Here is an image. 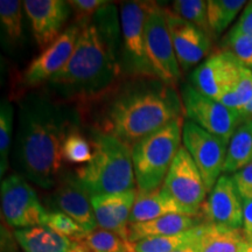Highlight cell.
<instances>
[{
	"label": "cell",
	"instance_id": "obj_1",
	"mask_svg": "<svg viewBox=\"0 0 252 252\" xmlns=\"http://www.w3.org/2000/svg\"><path fill=\"white\" fill-rule=\"evenodd\" d=\"M117 8L109 4L81 26L71 58L49 80L67 99L98 98L117 84L122 68V32Z\"/></svg>",
	"mask_w": 252,
	"mask_h": 252
},
{
	"label": "cell",
	"instance_id": "obj_22",
	"mask_svg": "<svg viewBox=\"0 0 252 252\" xmlns=\"http://www.w3.org/2000/svg\"><path fill=\"white\" fill-rule=\"evenodd\" d=\"M252 163V121L242 123L229 141L224 174H235Z\"/></svg>",
	"mask_w": 252,
	"mask_h": 252
},
{
	"label": "cell",
	"instance_id": "obj_36",
	"mask_svg": "<svg viewBox=\"0 0 252 252\" xmlns=\"http://www.w3.org/2000/svg\"><path fill=\"white\" fill-rule=\"evenodd\" d=\"M243 230L248 236L252 237V200L243 201Z\"/></svg>",
	"mask_w": 252,
	"mask_h": 252
},
{
	"label": "cell",
	"instance_id": "obj_27",
	"mask_svg": "<svg viewBox=\"0 0 252 252\" xmlns=\"http://www.w3.org/2000/svg\"><path fill=\"white\" fill-rule=\"evenodd\" d=\"M176 14L193 24L207 35L213 36L208 23V6L203 0H175L171 7Z\"/></svg>",
	"mask_w": 252,
	"mask_h": 252
},
{
	"label": "cell",
	"instance_id": "obj_37",
	"mask_svg": "<svg viewBox=\"0 0 252 252\" xmlns=\"http://www.w3.org/2000/svg\"><path fill=\"white\" fill-rule=\"evenodd\" d=\"M239 115H241V122L242 123L252 121V98H251L250 102L248 103V105L245 106V108L242 110L241 112H239Z\"/></svg>",
	"mask_w": 252,
	"mask_h": 252
},
{
	"label": "cell",
	"instance_id": "obj_4",
	"mask_svg": "<svg viewBox=\"0 0 252 252\" xmlns=\"http://www.w3.org/2000/svg\"><path fill=\"white\" fill-rule=\"evenodd\" d=\"M91 144L93 160L81 167L76 174L90 196L137 189L132 146L100 130L94 132Z\"/></svg>",
	"mask_w": 252,
	"mask_h": 252
},
{
	"label": "cell",
	"instance_id": "obj_33",
	"mask_svg": "<svg viewBox=\"0 0 252 252\" xmlns=\"http://www.w3.org/2000/svg\"><path fill=\"white\" fill-rule=\"evenodd\" d=\"M68 4L76 15V25L81 27L89 23L100 9L111 2L106 0H71L68 1Z\"/></svg>",
	"mask_w": 252,
	"mask_h": 252
},
{
	"label": "cell",
	"instance_id": "obj_26",
	"mask_svg": "<svg viewBox=\"0 0 252 252\" xmlns=\"http://www.w3.org/2000/svg\"><path fill=\"white\" fill-rule=\"evenodd\" d=\"M23 6L19 0L0 1V23L6 37L12 43L23 35Z\"/></svg>",
	"mask_w": 252,
	"mask_h": 252
},
{
	"label": "cell",
	"instance_id": "obj_5",
	"mask_svg": "<svg viewBox=\"0 0 252 252\" xmlns=\"http://www.w3.org/2000/svg\"><path fill=\"white\" fill-rule=\"evenodd\" d=\"M184 123V117L176 118L132 146L135 184L139 193L157 190L163 185L181 147Z\"/></svg>",
	"mask_w": 252,
	"mask_h": 252
},
{
	"label": "cell",
	"instance_id": "obj_17",
	"mask_svg": "<svg viewBox=\"0 0 252 252\" xmlns=\"http://www.w3.org/2000/svg\"><path fill=\"white\" fill-rule=\"evenodd\" d=\"M54 202L62 213L71 217L84 231L90 232L98 228L90 194L76 175L62 176L54 193Z\"/></svg>",
	"mask_w": 252,
	"mask_h": 252
},
{
	"label": "cell",
	"instance_id": "obj_25",
	"mask_svg": "<svg viewBox=\"0 0 252 252\" xmlns=\"http://www.w3.org/2000/svg\"><path fill=\"white\" fill-rule=\"evenodd\" d=\"M89 252H127V242L115 232L94 229L78 241Z\"/></svg>",
	"mask_w": 252,
	"mask_h": 252
},
{
	"label": "cell",
	"instance_id": "obj_30",
	"mask_svg": "<svg viewBox=\"0 0 252 252\" xmlns=\"http://www.w3.org/2000/svg\"><path fill=\"white\" fill-rule=\"evenodd\" d=\"M252 98V70L245 67L242 70L241 77L231 90L228 91L220 102L230 109L241 112Z\"/></svg>",
	"mask_w": 252,
	"mask_h": 252
},
{
	"label": "cell",
	"instance_id": "obj_12",
	"mask_svg": "<svg viewBox=\"0 0 252 252\" xmlns=\"http://www.w3.org/2000/svg\"><path fill=\"white\" fill-rule=\"evenodd\" d=\"M244 64L231 53H214L195 69L190 76L193 87L206 96L219 100L235 87Z\"/></svg>",
	"mask_w": 252,
	"mask_h": 252
},
{
	"label": "cell",
	"instance_id": "obj_10",
	"mask_svg": "<svg viewBox=\"0 0 252 252\" xmlns=\"http://www.w3.org/2000/svg\"><path fill=\"white\" fill-rule=\"evenodd\" d=\"M162 188L188 216H200L201 208L209 193L197 166L184 146L176 154Z\"/></svg>",
	"mask_w": 252,
	"mask_h": 252
},
{
	"label": "cell",
	"instance_id": "obj_19",
	"mask_svg": "<svg viewBox=\"0 0 252 252\" xmlns=\"http://www.w3.org/2000/svg\"><path fill=\"white\" fill-rule=\"evenodd\" d=\"M244 239L243 229L202 222L196 226L193 245L197 252H238Z\"/></svg>",
	"mask_w": 252,
	"mask_h": 252
},
{
	"label": "cell",
	"instance_id": "obj_11",
	"mask_svg": "<svg viewBox=\"0 0 252 252\" xmlns=\"http://www.w3.org/2000/svg\"><path fill=\"white\" fill-rule=\"evenodd\" d=\"M182 141L210 193L223 173L229 144L188 119L184 123Z\"/></svg>",
	"mask_w": 252,
	"mask_h": 252
},
{
	"label": "cell",
	"instance_id": "obj_24",
	"mask_svg": "<svg viewBox=\"0 0 252 252\" xmlns=\"http://www.w3.org/2000/svg\"><path fill=\"white\" fill-rule=\"evenodd\" d=\"M247 6L245 0H209L208 23L213 36H220L237 17L242 7Z\"/></svg>",
	"mask_w": 252,
	"mask_h": 252
},
{
	"label": "cell",
	"instance_id": "obj_20",
	"mask_svg": "<svg viewBox=\"0 0 252 252\" xmlns=\"http://www.w3.org/2000/svg\"><path fill=\"white\" fill-rule=\"evenodd\" d=\"M169 214L186 215L181 207L173 200V197L162 188V186L157 190L149 193L138 191L128 224L150 222Z\"/></svg>",
	"mask_w": 252,
	"mask_h": 252
},
{
	"label": "cell",
	"instance_id": "obj_28",
	"mask_svg": "<svg viewBox=\"0 0 252 252\" xmlns=\"http://www.w3.org/2000/svg\"><path fill=\"white\" fill-rule=\"evenodd\" d=\"M62 154L64 161L75 165H87L93 160L94 147L93 144L75 128L65 138Z\"/></svg>",
	"mask_w": 252,
	"mask_h": 252
},
{
	"label": "cell",
	"instance_id": "obj_2",
	"mask_svg": "<svg viewBox=\"0 0 252 252\" xmlns=\"http://www.w3.org/2000/svg\"><path fill=\"white\" fill-rule=\"evenodd\" d=\"M75 116L64 106L41 94H31L20 103L14 165L23 178L40 188L59 185L64 167L62 149L75 130Z\"/></svg>",
	"mask_w": 252,
	"mask_h": 252
},
{
	"label": "cell",
	"instance_id": "obj_38",
	"mask_svg": "<svg viewBox=\"0 0 252 252\" xmlns=\"http://www.w3.org/2000/svg\"><path fill=\"white\" fill-rule=\"evenodd\" d=\"M238 252H252V237L245 234V239L239 248Z\"/></svg>",
	"mask_w": 252,
	"mask_h": 252
},
{
	"label": "cell",
	"instance_id": "obj_21",
	"mask_svg": "<svg viewBox=\"0 0 252 252\" xmlns=\"http://www.w3.org/2000/svg\"><path fill=\"white\" fill-rule=\"evenodd\" d=\"M13 235L25 252H69L75 244L46 225L15 230Z\"/></svg>",
	"mask_w": 252,
	"mask_h": 252
},
{
	"label": "cell",
	"instance_id": "obj_39",
	"mask_svg": "<svg viewBox=\"0 0 252 252\" xmlns=\"http://www.w3.org/2000/svg\"><path fill=\"white\" fill-rule=\"evenodd\" d=\"M69 252H89V251H88L87 249L84 248L81 243H78V242H75L74 247L71 248V250Z\"/></svg>",
	"mask_w": 252,
	"mask_h": 252
},
{
	"label": "cell",
	"instance_id": "obj_16",
	"mask_svg": "<svg viewBox=\"0 0 252 252\" xmlns=\"http://www.w3.org/2000/svg\"><path fill=\"white\" fill-rule=\"evenodd\" d=\"M23 5L37 46L41 50L46 49L62 34L70 6L62 0H25Z\"/></svg>",
	"mask_w": 252,
	"mask_h": 252
},
{
	"label": "cell",
	"instance_id": "obj_31",
	"mask_svg": "<svg viewBox=\"0 0 252 252\" xmlns=\"http://www.w3.org/2000/svg\"><path fill=\"white\" fill-rule=\"evenodd\" d=\"M222 46L226 52L236 56L242 64L252 68V36L238 33L232 30L229 31L222 41Z\"/></svg>",
	"mask_w": 252,
	"mask_h": 252
},
{
	"label": "cell",
	"instance_id": "obj_23",
	"mask_svg": "<svg viewBox=\"0 0 252 252\" xmlns=\"http://www.w3.org/2000/svg\"><path fill=\"white\" fill-rule=\"evenodd\" d=\"M196 226L188 231L172 236H157L127 242V252H173L194 243Z\"/></svg>",
	"mask_w": 252,
	"mask_h": 252
},
{
	"label": "cell",
	"instance_id": "obj_7",
	"mask_svg": "<svg viewBox=\"0 0 252 252\" xmlns=\"http://www.w3.org/2000/svg\"><path fill=\"white\" fill-rule=\"evenodd\" d=\"M147 58L157 78L175 88L181 78V68L173 46L163 6L152 1L145 23Z\"/></svg>",
	"mask_w": 252,
	"mask_h": 252
},
{
	"label": "cell",
	"instance_id": "obj_34",
	"mask_svg": "<svg viewBox=\"0 0 252 252\" xmlns=\"http://www.w3.org/2000/svg\"><path fill=\"white\" fill-rule=\"evenodd\" d=\"M231 176L242 200H252V163L236 172Z\"/></svg>",
	"mask_w": 252,
	"mask_h": 252
},
{
	"label": "cell",
	"instance_id": "obj_18",
	"mask_svg": "<svg viewBox=\"0 0 252 252\" xmlns=\"http://www.w3.org/2000/svg\"><path fill=\"white\" fill-rule=\"evenodd\" d=\"M202 222L201 216L169 214L150 222L133 223L127 226V242L131 243L147 237L178 235L195 228Z\"/></svg>",
	"mask_w": 252,
	"mask_h": 252
},
{
	"label": "cell",
	"instance_id": "obj_13",
	"mask_svg": "<svg viewBox=\"0 0 252 252\" xmlns=\"http://www.w3.org/2000/svg\"><path fill=\"white\" fill-rule=\"evenodd\" d=\"M200 216L203 222L243 229V200L236 188L232 176L220 175L204 201Z\"/></svg>",
	"mask_w": 252,
	"mask_h": 252
},
{
	"label": "cell",
	"instance_id": "obj_6",
	"mask_svg": "<svg viewBox=\"0 0 252 252\" xmlns=\"http://www.w3.org/2000/svg\"><path fill=\"white\" fill-rule=\"evenodd\" d=\"M152 1H126L121 6L122 68L138 80H158L147 58L145 23Z\"/></svg>",
	"mask_w": 252,
	"mask_h": 252
},
{
	"label": "cell",
	"instance_id": "obj_14",
	"mask_svg": "<svg viewBox=\"0 0 252 252\" xmlns=\"http://www.w3.org/2000/svg\"><path fill=\"white\" fill-rule=\"evenodd\" d=\"M80 32L81 27L76 24L63 31L61 35L43 49L26 68L23 77L24 83L28 87L40 86L43 82H49L50 78L61 71L71 58Z\"/></svg>",
	"mask_w": 252,
	"mask_h": 252
},
{
	"label": "cell",
	"instance_id": "obj_35",
	"mask_svg": "<svg viewBox=\"0 0 252 252\" xmlns=\"http://www.w3.org/2000/svg\"><path fill=\"white\" fill-rule=\"evenodd\" d=\"M231 30L238 32V33L247 34V35L252 36V1H250L245 6L244 11L242 12L237 24Z\"/></svg>",
	"mask_w": 252,
	"mask_h": 252
},
{
	"label": "cell",
	"instance_id": "obj_9",
	"mask_svg": "<svg viewBox=\"0 0 252 252\" xmlns=\"http://www.w3.org/2000/svg\"><path fill=\"white\" fill-rule=\"evenodd\" d=\"M185 117L210 133L220 137L229 144L235 131L242 124L239 111L210 98L191 84H185L181 90Z\"/></svg>",
	"mask_w": 252,
	"mask_h": 252
},
{
	"label": "cell",
	"instance_id": "obj_8",
	"mask_svg": "<svg viewBox=\"0 0 252 252\" xmlns=\"http://www.w3.org/2000/svg\"><path fill=\"white\" fill-rule=\"evenodd\" d=\"M1 213L9 226L28 229L45 225L48 213L34 188L20 174H11L1 181Z\"/></svg>",
	"mask_w": 252,
	"mask_h": 252
},
{
	"label": "cell",
	"instance_id": "obj_32",
	"mask_svg": "<svg viewBox=\"0 0 252 252\" xmlns=\"http://www.w3.org/2000/svg\"><path fill=\"white\" fill-rule=\"evenodd\" d=\"M45 225L74 242L81 241L87 234L78 223L62 212L48 213Z\"/></svg>",
	"mask_w": 252,
	"mask_h": 252
},
{
	"label": "cell",
	"instance_id": "obj_3",
	"mask_svg": "<svg viewBox=\"0 0 252 252\" xmlns=\"http://www.w3.org/2000/svg\"><path fill=\"white\" fill-rule=\"evenodd\" d=\"M182 115L184 104L175 88L159 80H141L109 104L98 130L133 146Z\"/></svg>",
	"mask_w": 252,
	"mask_h": 252
},
{
	"label": "cell",
	"instance_id": "obj_29",
	"mask_svg": "<svg viewBox=\"0 0 252 252\" xmlns=\"http://www.w3.org/2000/svg\"><path fill=\"white\" fill-rule=\"evenodd\" d=\"M13 108L7 99L1 102L0 108V175L4 176L9 163L12 134H13Z\"/></svg>",
	"mask_w": 252,
	"mask_h": 252
},
{
	"label": "cell",
	"instance_id": "obj_15",
	"mask_svg": "<svg viewBox=\"0 0 252 252\" xmlns=\"http://www.w3.org/2000/svg\"><path fill=\"white\" fill-rule=\"evenodd\" d=\"M163 8L179 65L181 70H188L209 54L212 37L182 19L171 7Z\"/></svg>",
	"mask_w": 252,
	"mask_h": 252
},
{
	"label": "cell",
	"instance_id": "obj_40",
	"mask_svg": "<svg viewBox=\"0 0 252 252\" xmlns=\"http://www.w3.org/2000/svg\"><path fill=\"white\" fill-rule=\"evenodd\" d=\"M173 252H197L196 249L193 244L188 245V247H185V248H181V249H178V250L173 251Z\"/></svg>",
	"mask_w": 252,
	"mask_h": 252
}]
</instances>
